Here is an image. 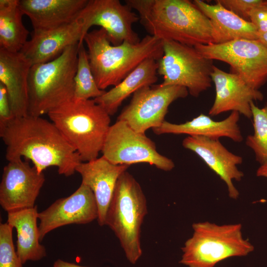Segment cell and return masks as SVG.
<instances>
[{"mask_svg": "<svg viewBox=\"0 0 267 267\" xmlns=\"http://www.w3.org/2000/svg\"><path fill=\"white\" fill-rule=\"evenodd\" d=\"M0 136L8 162L24 158L41 173L55 167L59 175L69 177L82 162L55 125L41 117L14 118L0 131Z\"/></svg>", "mask_w": 267, "mask_h": 267, "instance_id": "cell-1", "label": "cell"}, {"mask_svg": "<svg viewBox=\"0 0 267 267\" xmlns=\"http://www.w3.org/2000/svg\"><path fill=\"white\" fill-rule=\"evenodd\" d=\"M149 35L195 46L213 44L209 19L188 0H126Z\"/></svg>", "mask_w": 267, "mask_h": 267, "instance_id": "cell-2", "label": "cell"}, {"mask_svg": "<svg viewBox=\"0 0 267 267\" xmlns=\"http://www.w3.org/2000/svg\"><path fill=\"white\" fill-rule=\"evenodd\" d=\"M91 70L99 89L116 86L147 58L159 61L163 54V41L147 35L137 44L125 41L112 44L107 32L100 28L84 38Z\"/></svg>", "mask_w": 267, "mask_h": 267, "instance_id": "cell-3", "label": "cell"}, {"mask_svg": "<svg viewBox=\"0 0 267 267\" xmlns=\"http://www.w3.org/2000/svg\"><path fill=\"white\" fill-rule=\"evenodd\" d=\"M81 161L98 157L111 126L110 115L93 99L69 101L47 114Z\"/></svg>", "mask_w": 267, "mask_h": 267, "instance_id": "cell-4", "label": "cell"}, {"mask_svg": "<svg viewBox=\"0 0 267 267\" xmlns=\"http://www.w3.org/2000/svg\"><path fill=\"white\" fill-rule=\"evenodd\" d=\"M79 43L57 57L32 65L28 78V115L41 117L73 100Z\"/></svg>", "mask_w": 267, "mask_h": 267, "instance_id": "cell-5", "label": "cell"}, {"mask_svg": "<svg viewBox=\"0 0 267 267\" xmlns=\"http://www.w3.org/2000/svg\"><path fill=\"white\" fill-rule=\"evenodd\" d=\"M147 214L145 196L139 183L131 174L119 178L106 213L105 225L119 240L127 260L135 264L142 251L141 227Z\"/></svg>", "mask_w": 267, "mask_h": 267, "instance_id": "cell-6", "label": "cell"}, {"mask_svg": "<svg viewBox=\"0 0 267 267\" xmlns=\"http://www.w3.org/2000/svg\"><path fill=\"white\" fill-rule=\"evenodd\" d=\"M192 228V235L181 248L179 262L188 267H215L225 259L246 256L254 249L243 238L240 223L199 222L194 223Z\"/></svg>", "mask_w": 267, "mask_h": 267, "instance_id": "cell-7", "label": "cell"}, {"mask_svg": "<svg viewBox=\"0 0 267 267\" xmlns=\"http://www.w3.org/2000/svg\"><path fill=\"white\" fill-rule=\"evenodd\" d=\"M163 41V54L158 61V73L163 78L161 85L184 87L195 97L211 87L213 60L203 56L194 46Z\"/></svg>", "mask_w": 267, "mask_h": 267, "instance_id": "cell-8", "label": "cell"}, {"mask_svg": "<svg viewBox=\"0 0 267 267\" xmlns=\"http://www.w3.org/2000/svg\"><path fill=\"white\" fill-rule=\"evenodd\" d=\"M205 57L229 64L251 88L259 90L267 81V47L258 40L238 39L194 46Z\"/></svg>", "mask_w": 267, "mask_h": 267, "instance_id": "cell-9", "label": "cell"}, {"mask_svg": "<svg viewBox=\"0 0 267 267\" xmlns=\"http://www.w3.org/2000/svg\"><path fill=\"white\" fill-rule=\"evenodd\" d=\"M101 152L103 156L116 165L144 163L164 171L175 167L172 159L157 151L153 140L123 121L117 120L111 125Z\"/></svg>", "mask_w": 267, "mask_h": 267, "instance_id": "cell-10", "label": "cell"}, {"mask_svg": "<svg viewBox=\"0 0 267 267\" xmlns=\"http://www.w3.org/2000/svg\"><path fill=\"white\" fill-rule=\"evenodd\" d=\"M189 94L186 88L178 86H147L133 95L117 120L126 122L133 130L145 134L149 129L159 127L165 120L170 105Z\"/></svg>", "mask_w": 267, "mask_h": 267, "instance_id": "cell-11", "label": "cell"}, {"mask_svg": "<svg viewBox=\"0 0 267 267\" xmlns=\"http://www.w3.org/2000/svg\"><path fill=\"white\" fill-rule=\"evenodd\" d=\"M45 181L27 160L8 162L2 171L0 183V204L8 213L35 207V201Z\"/></svg>", "mask_w": 267, "mask_h": 267, "instance_id": "cell-12", "label": "cell"}, {"mask_svg": "<svg viewBox=\"0 0 267 267\" xmlns=\"http://www.w3.org/2000/svg\"><path fill=\"white\" fill-rule=\"evenodd\" d=\"M83 13L86 34L91 27L98 26L106 31L114 45L125 41L137 44L140 41L133 28L134 24L139 21L138 15L119 0H89Z\"/></svg>", "mask_w": 267, "mask_h": 267, "instance_id": "cell-13", "label": "cell"}, {"mask_svg": "<svg viewBox=\"0 0 267 267\" xmlns=\"http://www.w3.org/2000/svg\"><path fill=\"white\" fill-rule=\"evenodd\" d=\"M98 216L96 201L92 190L83 183L71 195L56 200L38 213L40 240L51 231L70 224H87Z\"/></svg>", "mask_w": 267, "mask_h": 267, "instance_id": "cell-14", "label": "cell"}, {"mask_svg": "<svg viewBox=\"0 0 267 267\" xmlns=\"http://www.w3.org/2000/svg\"><path fill=\"white\" fill-rule=\"evenodd\" d=\"M83 10L73 22L49 31L33 32L21 50L32 65L50 61L73 44L83 43L86 35Z\"/></svg>", "mask_w": 267, "mask_h": 267, "instance_id": "cell-15", "label": "cell"}, {"mask_svg": "<svg viewBox=\"0 0 267 267\" xmlns=\"http://www.w3.org/2000/svg\"><path fill=\"white\" fill-rule=\"evenodd\" d=\"M182 145L196 154L225 183L230 198L238 197L239 193L233 181H240L244 176L237 167L242 163L241 156L229 151L219 139L189 135L183 140Z\"/></svg>", "mask_w": 267, "mask_h": 267, "instance_id": "cell-16", "label": "cell"}, {"mask_svg": "<svg viewBox=\"0 0 267 267\" xmlns=\"http://www.w3.org/2000/svg\"><path fill=\"white\" fill-rule=\"evenodd\" d=\"M211 77L216 96L209 115L215 116L231 111L251 118V103L262 100V92L249 87L238 74L224 72L215 65Z\"/></svg>", "mask_w": 267, "mask_h": 267, "instance_id": "cell-17", "label": "cell"}, {"mask_svg": "<svg viewBox=\"0 0 267 267\" xmlns=\"http://www.w3.org/2000/svg\"><path fill=\"white\" fill-rule=\"evenodd\" d=\"M130 166L116 165L104 156L81 162L76 172L81 176L82 183L88 186L94 195L98 212V224H105L106 213L111 200L117 180Z\"/></svg>", "mask_w": 267, "mask_h": 267, "instance_id": "cell-18", "label": "cell"}, {"mask_svg": "<svg viewBox=\"0 0 267 267\" xmlns=\"http://www.w3.org/2000/svg\"><path fill=\"white\" fill-rule=\"evenodd\" d=\"M32 66L21 51L0 48V83L7 92L14 118L28 115V78Z\"/></svg>", "mask_w": 267, "mask_h": 267, "instance_id": "cell-19", "label": "cell"}, {"mask_svg": "<svg viewBox=\"0 0 267 267\" xmlns=\"http://www.w3.org/2000/svg\"><path fill=\"white\" fill-rule=\"evenodd\" d=\"M89 0H20V7L31 20L33 32L49 31L74 21Z\"/></svg>", "mask_w": 267, "mask_h": 267, "instance_id": "cell-20", "label": "cell"}, {"mask_svg": "<svg viewBox=\"0 0 267 267\" xmlns=\"http://www.w3.org/2000/svg\"><path fill=\"white\" fill-rule=\"evenodd\" d=\"M239 113L232 111L225 119L217 121L210 116L201 114L190 121L177 124L166 121L152 129L157 135L163 134H188L202 136L214 139L229 138L237 142H241L243 136L238 126Z\"/></svg>", "mask_w": 267, "mask_h": 267, "instance_id": "cell-21", "label": "cell"}, {"mask_svg": "<svg viewBox=\"0 0 267 267\" xmlns=\"http://www.w3.org/2000/svg\"><path fill=\"white\" fill-rule=\"evenodd\" d=\"M192 1L210 20L213 44H223L238 39L258 40V31L251 22L224 8L217 0L215 4L201 0Z\"/></svg>", "mask_w": 267, "mask_h": 267, "instance_id": "cell-22", "label": "cell"}, {"mask_svg": "<svg viewBox=\"0 0 267 267\" xmlns=\"http://www.w3.org/2000/svg\"><path fill=\"white\" fill-rule=\"evenodd\" d=\"M158 61L150 58L141 63L120 83L94 99L111 116L116 113L123 102L139 89L152 86L158 81Z\"/></svg>", "mask_w": 267, "mask_h": 267, "instance_id": "cell-23", "label": "cell"}, {"mask_svg": "<svg viewBox=\"0 0 267 267\" xmlns=\"http://www.w3.org/2000/svg\"><path fill=\"white\" fill-rule=\"evenodd\" d=\"M37 206L8 213L7 222L17 232V254L24 264L38 261L46 256L45 247L40 243Z\"/></svg>", "mask_w": 267, "mask_h": 267, "instance_id": "cell-24", "label": "cell"}, {"mask_svg": "<svg viewBox=\"0 0 267 267\" xmlns=\"http://www.w3.org/2000/svg\"><path fill=\"white\" fill-rule=\"evenodd\" d=\"M23 15L19 0H0V48L13 52L21 50L29 35Z\"/></svg>", "mask_w": 267, "mask_h": 267, "instance_id": "cell-25", "label": "cell"}, {"mask_svg": "<svg viewBox=\"0 0 267 267\" xmlns=\"http://www.w3.org/2000/svg\"><path fill=\"white\" fill-rule=\"evenodd\" d=\"M105 92L98 88L91 70L87 50L83 43L79 44L73 100H85L91 98L94 99Z\"/></svg>", "mask_w": 267, "mask_h": 267, "instance_id": "cell-26", "label": "cell"}, {"mask_svg": "<svg viewBox=\"0 0 267 267\" xmlns=\"http://www.w3.org/2000/svg\"><path fill=\"white\" fill-rule=\"evenodd\" d=\"M254 133L246 140V145L255 153L261 165L267 164V104L262 108L251 103Z\"/></svg>", "mask_w": 267, "mask_h": 267, "instance_id": "cell-27", "label": "cell"}, {"mask_svg": "<svg viewBox=\"0 0 267 267\" xmlns=\"http://www.w3.org/2000/svg\"><path fill=\"white\" fill-rule=\"evenodd\" d=\"M13 229L7 222L0 224V267H23L13 245Z\"/></svg>", "mask_w": 267, "mask_h": 267, "instance_id": "cell-28", "label": "cell"}, {"mask_svg": "<svg viewBox=\"0 0 267 267\" xmlns=\"http://www.w3.org/2000/svg\"><path fill=\"white\" fill-rule=\"evenodd\" d=\"M224 8L248 21V13L262 0H217Z\"/></svg>", "mask_w": 267, "mask_h": 267, "instance_id": "cell-29", "label": "cell"}, {"mask_svg": "<svg viewBox=\"0 0 267 267\" xmlns=\"http://www.w3.org/2000/svg\"><path fill=\"white\" fill-rule=\"evenodd\" d=\"M248 17L258 33L267 32V0H262L259 4L250 10Z\"/></svg>", "mask_w": 267, "mask_h": 267, "instance_id": "cell-30", "label": "cell"}, {"mask_svg": "<svg viewBox=\"0 0 267 267\" xmlns=\"http://www.w3.org/2000/svg\"><path fill=\"white\" fill-rule=\"evenodd\" d=\"M14 118L7 92L0 83V131Z\"/></svg>", "mask_w": 267, "mask_h": 267, "instance_id": "cell-31", "label": "cell"}, {"mask_svg": "<svg viewBox=\"0 0 267 267\" xmlns=\"http://www.w3.org/2000/svg\"><path fill=\"white\" fill-rule=\"evenodd\" d=\"M53 267H88L79 266L78 265L69 263L62 260L58 259L53 264Z\"/></svg>", "mask_w": 267, "mask_h": 267, "instance_id": "cell-32", "label": "cell"}, {"mask_svg": "<svg viewBox=\"0 0 267 267\" xmlns=\"http://www.w3.org/2000/svg\"><path fill=\"white\" fill-rule=\"evenodd\" d=\"M256 175L258 177L267 178V164L261 165L257 170Z\"/></svg>", "mask_w": 267, "mask_h": 267, "instance_id": "cell-33", "label": "cell"}, {"mask_svg": "<svg viewBox=\"0 0 267 267\" xmlns=\"http://www.w3.org/2000/svg\"><path fill=\"white\" fill-rule=\"evenodd\" d=\"M258 40L267 47V32L258 33Z\"/></svg>", "mask_w": 267, "mask_h": 267, "instance_id": "cell-34", "label": "cell"}]
</instances>
